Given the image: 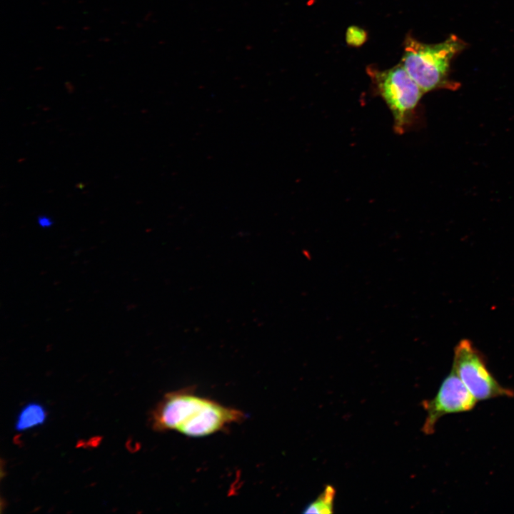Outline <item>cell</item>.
<instances>
[{
	"instance_id": "cell-1",
	"label": "cell",
	"mask_w": 514,
	"mask_h": 514,
	"mask_svg": "<svg viewBox=\"0 0 514 514\" xmlns=\"http://www.w3.org/2000/svg\"><path fill=\"white\" fill-rule=\"evenodd\" d=\"M244 418L238 410L181 390L164 395L153 413L152 425L158 431L173 430L190 437H203Z\"/></svg>"
},
{
	"instance_id": "cell-2",
	"label": "cell",
	"mask_w": 514,
	"mask_h": 514,
	"mask_svg": "<svg viewBox=\"0 0 514 514\" xmlns=\"http://www.w3.org/2000/svg\"><path fill=\"white\" fill-rule=\"evenodd\" d=\"M465 46L455 34L435 44L410 39L407 41L402 64L424 93L440 89L455 90L459 84L449 79L450 66Z\"/></svg>"
},
{
	"instance_id": "cell-3",
	"label": "cell",
	"mask_w": 514,
	"mask_h": 514,
	"mask_svg": "<svg viewBox=\"0 0 514 514\" xmlns=\"http://www.w3.org/2000/svg\"><path fill=\"white\" fill-rule=\"evenodd\" d=\"M373 80L378 94L391 112L394 131L403 134L415 121L423 91L402 64L383 71H376Z\"/></svg>"
},
{
	"instance_id": "cell-4",
	"label": "cell",
	"mask_w": 514,
	"mask_h": 514,
	"mask_svg": "<svg viewBox=\"0 0 514 514\" xmlns=\"http://www.w3.org/2000/svg\"><path fill=\"white\" fill-rule=\"evenodd\" d=\"M452 369L477 400L514 396L512 389L497 381L482 354L469 340L463 339L455 346Z\"/></svg>"
},
{
	"instance_id": "cell-5",
	"label": "cell",
	"mask_w": 514,
	"mask_h": 514,
	"mask_svg": "<svg viewBox=\"0 0 514 514\" xmlns=\"http://www.w3.org/2000/svg\"><path fill=\"white\" fill-rule=\"evenodd\" d=\"M477 401L451 369L450 373L442 381L435 396L421 403L427 413L422 431L425 435L433 434L435 425L441 417L450 413L470 411L474 408Z\"/></svg>"
},
{
	"instance_id": "cell-6",
	"label": "cell",
	"mask_w": 514,
	"mask_h": 514,
	"mask_svg": "<svg viewBox=\"0 0 514 514\" xmlns=\"http://www.w3.org/2000/svg\"><path fill=\"white\" fill-rule=\"evenodd\" d=\"M46 418L45 408L39 403L26 405L19 412L15 423L17 430H25L42 424Z\"/></svg>"
},
{
	"instance_id": "cell-7",
	"label": "cell",
	"mask_w": 514,
	"mask_h": 514,
	"mask_svg": "<svg viewBox=\"0 0 514 514\" xmlns=\"http://www.w3.org/2000/svg\"><path fill=\"white\" fill-rule=\"evenodd\" d=\"M336 493L334 487L327 485L318 498L308 504L303 513L318 514H331L333 513Z\"/></svg>"
},
{
	"instance_id": "cell-8",
	"label": "cell",
	"mask_w": 514,
	"mask_h": 514,
	"mask_svg": "<svg viewBox=\"0 0 514 514\" xmlns=\"http://www.w3.org/2000/svg\"><path fill=\"white\" fill-rule=\"evenodd\" d=\"M37 223L41 228H49L53 224V221L47 216H39L37 218Z\"/></svg>"
}]
</instances>
